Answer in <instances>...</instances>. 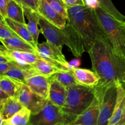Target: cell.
Listing matches in <instances>:
<instances>
[{"mask_svg":"<svg viewBox=\"0 0 125 125\" xmlns=\"http://www.w3.org/2000/svg\"><path fill=\"white\" fill-rule=\"evenodd\" d=\"M99 85H125V58L117 53L107 38L96 40L88 51Z\"/></svg>","mask_w":125,"mask_h":125,"instance_id":"obj_1","label":"cell"},{"mask_svg":"<svg viewBox=\"0 0 125 125\" xmlns=\"http://www.w3.org/2000/svg\"><path fill=\"white\" fill-rule=\"evenodd\" d=\"M67 23L69 24L80 37L85 52H88L96 40L106 37L98 20L94 9L88 6L67 7Z\"/></svg>","mask_w":125,"mask_h":125,"instance_id":"obj_2","label":"cell"},{"mask_svg":"<svg viewBox=\"0 0 125 125\" xmlns=\"http://www.w3.org/2000/svg\"><path fill=\"white\" fill-rule=\"evenodd\" d=\"M95 97L94 87L81 84L67 89L65 102L61 110L65 120V124L72 123L79 114L89 107Z\"/></svg>","mask_w":125,"mask_h":125,"instance_id":"obj_3","label":"cell"},{"mask_svg":"<svg viewBox=\"0 0 125 125\" xmlns=\"http://www.w3.org/2000/svg\"><path fill=\"white\" fill-rule=\"evenodd\" d=\"M94 10L111 46L118 54L125 58V21L116 18L100 6Z\"/></svg>","mask_w":125,"mask_h":125,"instance_id":"obj_4","label":"cell"},{"mask_svg":"<svg viewBox=\"0 0 125 125\" xmlns=\"http://www.w3.org/2000/svg\"><path fill=\"white\" fill-rule=\"evenodd\" d=\"M117 85L115 83H111L94 86L95 94L100 101V112L96 125H108L117 99Z\"/></svg>","mask_w":125,"mask_h":125,"instance_id":"obj_5","label":"cell"},{"mask_svg":"<svg viewBox=\"0 0 125 125\" xmlns=\"http://www.w3.org/2000/svg\"><path fill=\"white\" fill-rule=\"evenodd\" d=\"M15 82L16 85L15 98L23 107L31 111V115L37 114L43 108L48 100L33 92L24 83Z\"/></svg>","mask_w":125,"mask_h":125,"instance_id":"obj_6","label":"cell"},{"mask_svg":"<svg viewBox=\"0 0 125 125\" xmlns=\"http://www.w3.org/2000/svg\"><path fill=\"white\" fill-rule=\"evenodd\" d=\"M64 123L65 120L62 110L47 100L40 112L31 116L28 125H60Z\"/></svg>","mask_w":125,"mask_h":125,"instance_id":"obj_7","label":"cell"},{"mask_svg":"<svg viewBox=\"0 0 125 125\" xmlns=\"http://www.w3.org/2000/svg\"><path fill=\"white\" fill-rule=\"evenodd\" d=\"M36 50L37 54L42 59L55 65L62 70L71 69L69 62L66 60L62 51L50 45L47 42L38 43L36 46Z\"/></svg>","mask_w":125,"mask_h":125,"instance_id":"obj_8","label":"cell"},{"mask_svg":"<svg viewBox=\"0 0 125 125\" xmlns=\"http://www.w3.org/2000/svg\"><path fill=\"white\" fill-rule=\"evenodd\" d=\"M39 26L40 32L42 33L48 43L62 51L64 44L61 38L59 28L51 24L39 15Z\"/></svg>","mask_w":125,"mask_h":125,"instance_id":"obj_9","label":"cell"},{"mask_svg":"<svg viewBox=\"0 0 125 125\" xmlns=\"http://www.w3.org/2000/svg\"><path fill=\"white\" fill-rule=\"evenodd\" d=\"M125 85H117V99L113 113L107 125H125Z\"/></svg>","mask_w":125,"mask_h":125,"instance_id":"obj_10","label":"cell"},{"mask_svg":"<svg viewBox=\"0 0 125 125\" xmlns=\"http://www.w3.org/2000/svg\"><path fill=\"white\" fill-rule=\"evenodd\" d=\"M99 112H100V101L97 95L95 94V97L89 107L84 110L70 124L96 125L98 118Z\"/></svg>","mask_w":125,"mask_h":125,"instance_id":"obj_11","label":"cell"},{"mask_svg":"<svg viewBox=\"0 0 125 125\" xmlns=\"http://www.w3.org/2000/svg\"><path fill=\"white\" fill-rule=\"evenodd\" d=\"M51 76L35 74L27 78L24 84L35 94L48 99Z\"/></svg>","mask_w":125,"mask_h":125,"instance_id":"obj_12","label":"cell"},{"mask_svg":"<svg viewBox=\"0 0 125 125\" xmlns=\"http://www.w3.org/2000/svg\"><path fill=\"white\" fill-rule=\"evenodd\" d=\"M37 13L51 24L58 28H63L67 20L56 12L46 0H39Z\"/></svg>","mask_w":125,"mask_h":125,"instance_id":"obj_13","label":"cell"},{"mask_svg":"<svg viewBox=\"0 0 125 125\" xmlns=\"http://www.w3.org/2000/svg\"><path fill=\"white\" fill-rule=\"evenodd\" d=\"M5 54L17 65L24 68H32L39 56L35 52L17 50H6Z\"/></svg>","mask_w":125,"mask_h":125,"instance_id":"obj_14","label":"cell"},{"mask_svg":"<svg viewBox=\"0 0 125 125\" xmlns=\"http://www.w3.org/2000/svg\"><path fill=\"white\" fill-rule=\"evenodd\" d=\"M67 92V89L65 87L51 78L47 100L61 109L65 102Z\"/></svg>","mask_w":125,"mask_h":125,"instance_id":"obj_15","label":"cell"},{"mask_svg":"<svg viewBox=\"0 0 125 125\" xmlns=\"http://www.w3.org/2000/svg\"><path fill=\"white\" fill-rule=\"evenodd\" d=\"M74 79L79 84L88 87H94L98 84L100 78L96 73L88 69L73 67L70 69Z\"/></svg>","mask_w":125,"mask_h":125,"instance_id":"obj_16","label":"cell"},{"mask_svg":"<svg viewBox=\"0 0 125 125\" xmlns=\"http://www.w3.org/2000/svg\"><path fill=\"white\" fill-rule=\"evenodd\" d=\"M24 17L28 19V24H26L28 31L34 40V43L37 46L39 43V37L40 30L39 28V16L37 12L28 7H23Z\"/></svg>","mask_w":125,"mask_h":125,"instance_id":"obj_17","label":"cell"},{"mask_svg":"<svg viewBox=\"0 0 125 125\" xmlns=\"http://www.w3.org/2000/svg\"><path fill=\"white\" fill-rule=\"evenodd\" d=\"M2 45L7 50L24 51L37 53L35 48L19 37H12L4 39H0Z\"/></svg>","mask_w":125,"mask_h":125,"instance_id":"obj_18","label":"cell"},{"mask_svg":"<svg viewBox=\"0 0 125 125\" xmlns=\"http://www.w3.org/2000/svg\"><path fill=\"white\" fill-rule=\"evenodd\" d=\"M3 21L19 37L25 40L26 42H28L30 45L36 48V45L34 43V40L28 31L26 23L23 24V23H18V22L15 21L8 18H4Z\"/></svg>","mask_w":125,"mask_h":125,"instance_id":"obj_19","label":"cell"},{"mask_svg":"<svg viewBox=\"0 0 125 125\" xmlns=\"http://www.w3.org/2000/svg\"><path fill=\"white\" fill-rule=\"evenodd\" d=\"M37 74L32 68H24L17 65L13 62V65L6 71L4 75L9 77L12 80L20 83H24L26 79L29 76Z\"/></svg>","mask_w":125,"mask_h":125,"instance_id":"obj_20","label":"cell"},{"mask_svg":"<svg viewBox=\"0 0 125 125\" xmlns=\"http://www.w3.org/2000/svg\"><path fill=\"white\" fill-rule=\"evenodd\" d=\"M23 107L14 97L9 96L2 100L0 105V114L4 120H7Z\"/></svg>","mask_w":125,"mask_h":125,"instance_id":"obj_21","label":"cell"},{"mask_svg":"<svg viewBox=\"0 0 125 125\" xmlns=\"http://www.w3.org/2000/svg\"><path fill=\"white\" fill-rule=\"evenodd\" d=\"M6 18L15 21L26 24L23 9L13 0H8L6 9Z\"/></svg>","mask_w":125,"mask_h":125,"instance_id":"obj_22","label":"cell"},{"mask_svg":"<svg viewBox=\"0 0 125 125\" xmlns=\"http://www.w3.org/2000/svg\"><path fill=\"white\" fill-rule=\"evenodd\" d=\"M32 67L37 74H42L46 76H51L54 73L62 71V70L55 65L42 59L40 57L37 59L35 63L32 65Z\"/></svg>","mask_w":125,"mask_h":125,"instance_id":"obj_23","label":"cell"},{"mask_svg":"<svg viewBox=\"0 0 125 125\" xmlns=\"http://www.w3.org/2000/svg\"><path fill=\"white\" fill-rule=\"evenodd\" d=\"M51 78L57 81L67 89L78 84L70 70L59 71L51 76Z\"/></svg>","mask_w":125,"mask_h":125,"instance_id":"obj_24","label":"cell"},{"mask_svg":"<svg viewBox=\"0 0 125 125\" xmlns=\"http://www.w3.org/2000/svg\"><path fill=\"white\" fill-rule=\"evenodd\" d=\"M31 116V111L26 107H23L6 121L12 125H28Z\"/></svg>","mask_w":125,"mask_h":125,"instance_id":"obj_25","label":"cell"},{"mask_svg":"<svg viewBox=\"0 0 125 125\" xmlns=\"http://www.w3.org/2000/svg\"><path fill=\"white\" fill-rule=\"evenodd\" d=\"M0 88L8 96L14 97L16 91L15 82L5 75L0 76Z\"/></svg>","mask_w":125,"mask_h":125,"instance_id":"obj_26","label":"cell"},{"mask_svg":"<svg viewBox=\"0 0 125 125\" xmlns=\"http://www.w3.org/2000/svg\"><path fill=\"white\" fill-rule=\"evenodd\" d=\"M98 1L100 7L106 10L116 18L121 20L125 21V17L116 8L112 0H98Z\"/></svg>","mask_w":125,"mask_h":125,"instance_id":"obj_27","label":"cell"},{"mask_svg":"<svg viewBox=\"0 0 125 125\" xmlns=\"http://www.w3.org/2000/svg\"><path fill=\"white\" fill-rule=\"evenodd\" d=\"M46 1L56 12H57L65 19L67 20V17H68L67 6L63 4V2L61 0H46Z\"/></svg>","mask_w":125,"mask_h":125,"instance_id":"obj_28","label":"cell"},{"mask_svg":"<svg viewBox=\"0 0 125 125\" xmlns=\"http://www.w3.org/2000/svg\"><path fill=\"white\" fill-rule=\"evenodd\" d=\"M12 37H18L2 21H0V39H7Z\"/></svg>","mask_w":125,"mask_h":125,"instance_id":"obj_29","label":"cell"},{"mask_svg":"<svg viewBox=\"0 0 125 125\" xmlns=\"http://www.w3.org/2000/svg\"><path fill=\"white\" fill-rule=\"evenodd\" d=\"M22 7H28L37 12L39 0H13Z\"/></svg>","mask_w":125,"mask_h":125,"instance_id":"obj_30","label":"cell"},{"mask_svg":"<svg viewBox=\"0 0 125 125\" xmlns=\"http://www.w3.org/2000/svg\"><path fill=\"white\" fill-rule=\"evenodd\" d=\"M67 7L74 6H84V0H61Z\"/></svg>","mask_w":125,"mask_h":125,"instance_id":"obj_31","label":"cell"},{"mask_svg":"<svg viewBox=\"0 0 125 125\" xmlns=\"http://www.w3.org/2000/svg\"><path fill=\"white\" fill-rule=\"evenodd\" d=\"M13 65V62L11 61L6 63H0V76L4 75L6 71Z\"/></svg>","mask_w":125,"mask_h":125,"instance_id":"obj_32","label":"cell"},{"mask_svg":"<svg viewBox=\"0 0 125 125\" xmlns=\"http://www.w3.org/2000/svg\"><path fill=\"white\" fill-rule=\"evenodd\" d=\"M8 0H0V15L3 18H6V9Z\"/></svg>","mask_w":125,"mask_h":125,"instance_id":"obj_33","label":"cell"},{"mask_svg":"<svg viewBox=\"0 0 125 125\" xmlns=\"http://www.w3.org/2000/svg\"><path fill=\"white\" fill-rule=\"evenodd\" d=\"M11 62V60L5 54L4 52H0V63Z\"/></svg>","mask_w":125,"mask_h":125,"instance_id":"obj_34","label":"cell"},{"mask_svg":"<svg viewBox=\"0 0 125 125\" xmlns=\"http://www.w3.org/2000/svg\"><path fill=\"white\" fill-rule=\"evenodd\" d=\"M69 64L70 65L71 68H73V67H78L79 65V64H80V61L78 59L73 60L70 63H69Z\"/></svg>","mask_w":125,"mask_h":125,"instance_id":"obj_35","label":"cell"},{"mask_svg":"<svg viewBox=\"0 0 125 125\" xmlns=\"http://www.w3.org/2000/svg\"><path fill=\"white\" fill-rule=\"evenodd\" d=\"M7 97H9V96H7V95H6V94H5L3 91H2V90H1V88H0V101L1 102L2 100H4V99L7 98Z\"/></svg>","mask_w":125,"mask_h":125,"instance_id":"obj_36","label":"cell"},{"mask_svg":"<svg viewBox=\"0 0 125 125\" xmlns=\"http://www.w3.org/2000/svg\"><path fill=\"white\" fill-rule=\"evenodd\" d=\"M6 50H7V49L3 45H0V52H5Z\"/></svg>","mask_w":125,"mask_h":125,"instance_id":"obj_37","label":"cell"},{"mask_svg":"<svg viewBox=\"0 0 125 125\" xmlns=\"http://www.w3.org/2000/svg\"><path fill=\"white\" fill-rule=\"evenodd\" d=\"M2 125H12L10 124V123H9V122H7L6 120H4V121L3 123L2 124Z\"/></svg>","mask_w":125,"mask_h":125,"instance_id":"obj_38","label":"cell"},{"mask_svg":"<svg viewBox=\"0 0 125 125\" xmlns=\"http://www.w3.org/2000/svg\"><path fill=\"white\" fill-rule=\"evenodd\" d=\"M4 121V120L2 119V117H1V114H0V125H2V123H3Z\"/></svg>","mask_w":125,"mask_h":125,"instance_id":"obj_39","label":"cell"},{"mask_svg":"<svg viewBox=\"0 0 125 125\" xmlns=\"http://www.w3.org/2000/svg\"><path fill=\"white\" fill-rule=\"evenodd\" d=\"M70 125V124H62V125Z\"/></svg>","mask_w":125,"mask_h":125,"instance_id":"obj_40","label":"cell"},{"mask_svg":"<svg viewBox=\"0 0 125 125\" xmlns=\"http://www.w3.org/2000/svg\"><path fill=\"white\" fill-rule=\"evenodd\" d=\"M4 20V18H2V17H1V15H0V21H2V20Z\"/></svg>","mask_w":125,"mask_h":125,"instance_id":"obj_41","label":"cell"},{"mask_svg":"<svg viewBox=\"0 0 125 125\" xmlns=\"http://www.w3.org/2000/svg\"><path fill=\"white\" fill-rule=\"evenodd\" d=\"M1 101H0V105H1Z\"/></svg>","mask_w":125,"mask_h":125,"instance_id":"obj_42","label":"cell"}]
</instances>
